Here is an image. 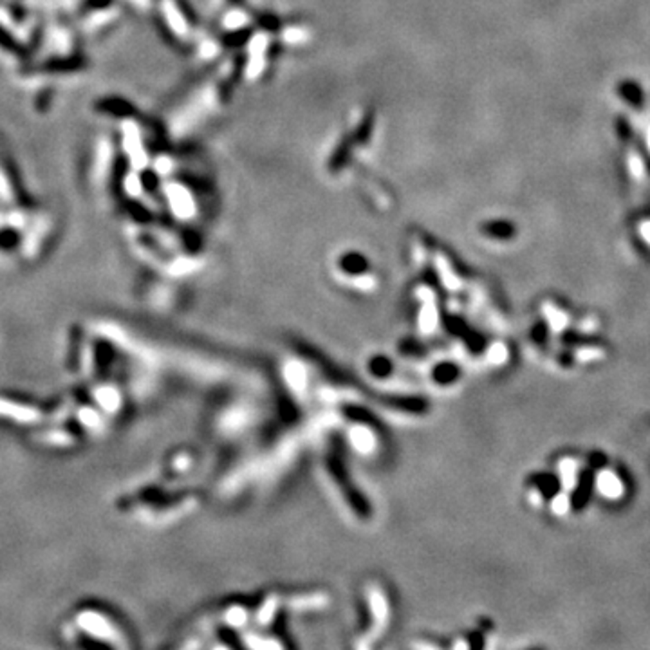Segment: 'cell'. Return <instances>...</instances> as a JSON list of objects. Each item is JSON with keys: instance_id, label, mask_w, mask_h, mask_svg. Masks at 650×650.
I'll list each match as a JSON object with an SVG mask.
<instances>
[{"instance_id": "obj_1", "label": "cell", "mask_w": 650, "mask_h": 650, "mask_svg": "<svg viewBox=\"0 0 650 650\" xmlns=\"http://www.w3.org/2000/svg\"><path fill=\"white\" fill-rule=\"evenodd\" d=\"M598 488L605 497H611V499H614V497H618L623 491V482L620 481V479H618V475H614V473L605 472L604 475H600Z\"/></svg>"}, {"instance_id": "obj_2", "label": "cell", "mask_w": 650, "mask_h": 650, "mask_svg": "<svg viewBox=\"0 0 650 650\" xmlns=\"http://www.w3.org/2000/svg\"><path fill=\"white\" fill-rule=\"evenodd\" d=\"M620 93H622L623 96L627 98V102L631 103V105H636V107H640V105H641V90H640V87H638V85L623 84L622 89H620Z\"/></svg>"}]
</instances>
